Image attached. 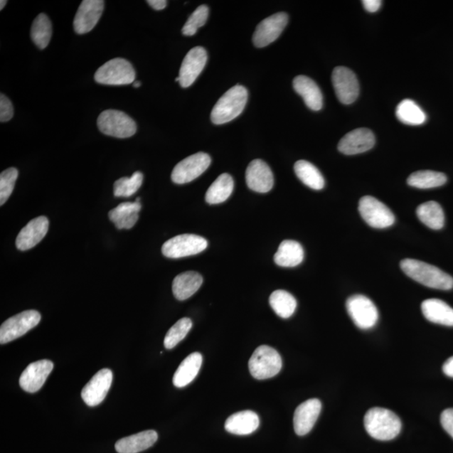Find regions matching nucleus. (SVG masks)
<instances>
[{
  "label": "nucleus",
  "mask_w": 453,
  "mask_h": 453,
  "mask_svg": "<svg viewBox=\"0 0 453 453\" xmlns=\"http://www.w3.org/2000/svg\"><path fill=\"white\" fill-rule=\"evenodd\" d=\"M41 316L38 311L29 310L11 317L0 328V343L6 344L22 337L39 324Z\"/></svg>",
  "instance_id": "8"
},
{
  "label": "nucleus",
  "mask_w": 453,
  "mask_h": 453,
  "mask_svg": "<svg viewBox=\"0 0 453 453\" xmlns=\"http://www.w3.org/2000/svg\"><path fill=\"white\" fill-rule=\"evenodd\" d=\"M211 157L204 152L194 154L177 164L171 174V180L176 184H186L197 179L211 165Z\"/></svg>",
  "instance_id": "11"
},
{
  "label": "nucleus",
  "mask_w": 453,
  "mask_h": 453,
  "mask_svg": "<svg viewBox=\"0 0 453 453\" xmlns=\"http://www.w3.org/2000/svg\"><path fill=\"white\" fill-rule=\"evenodd\" d=\"M202 363V354L193 353L188 355L177 368L174 377V385L177 388L188 385L198 375Z\"/></svg>",
  "instance_id": "28"
},
{
  "label": "nucleus",
  "mask_w": 453,
  "mask_h": 453,
  "mask_svg": "<svg viewBox=\"0 0 453 453\" xmlns=\"http://www.w3.org/2000/svg\"><path fill=\"white\" fill-rule=\"evenodd\" d=\"M417 215L420 221L432 230H442L444 226V212L441 205L434 201L420 204L417 209Z\"/></svg>",
  "instance_id": "30"
},
{
  "label": "nucleus",
  "mask_w": 453,
  "mask_h": 453,
  "mask_svg": "<svg viewBox=\"0 0 453 453\" xmlns=\"http://www.w3.org/2000/svg\"><path fill=\"white\" fill-rule=\"evenodd\" d=\"M364 427L368 435L376 440L390 441L399 435L403 423L398 415L391 410L375 407L366 414Z\"/></svg>",
  "instance_id": "2"
},
{
  "label": "nucleus",
  "mask_w": 453,
  "mask_h": 453,
  "mask_svg": "<svg viewBox=\"0 0 453 453\" xmlns=\"http://www.w3.org/2000/svg\"><path fill=\"white\" fill-rule=\"evenodd\" d=\"M179 81H180L179 78H176V82H179Z\"/></svg>",
  "instance_id": "48"
},
{
  "label": "nucleus",
  "mask_w": 453,
  "mask_h": 453,
  "mask_svg": "<svg viewBox=\"0 0 453 453\" xmlns=\"http://www.w3.org/2000/svg\"><path fill=\"white\" fill-rule=\"evenodd\" d=\"M245 177L249 188L256 193H266L273 188L272 171L264 161L260 159L250 163L246 170Z\"/></svg>",
  "instance_id": "18"
},
{
  "label": "nucleus",
  "mask_w": 453,
  "mask_h": 453,
  "mask_svg": "<svg viewBox=\"0 0 453 453\" xmlns=\"http://www.w3.org/2000/svg\"><path fill=\"white\" fill-rule=\"evenodd\" d=\"M296 175L303 183L314 190L319 191L324 189L325 181L320 171L307 161H298L294 166Z\"/></svg>",
  "instance_id": "32"
},
{
  "label": "nucleus",
  "mask_w": 453,
  "mask_h": 453,
  "mask_svg": "<svg viewBox=\"0 0 453 453\" xmlns=\"http://www.w3.org/2000/svg\"><path fill=\"white\" fill-rule=\"evenodd\" d=\"M191 328H193V321L188 317H184V319L177 321L170 330L167 331L164 339L166 348H174L177 344L186 337Z\"/></svg>",
  "instance_id": "38"
},
{
  "label": "nucleus",
  "mask_w": 453,
  "mask_h": 453,
  "mask_svg": "<svg viewBox=\"0 0 453 453\" xmlns=\"http://www.w3.org/2000/svg\"><path fill=\"white\" fill-rule=\"evenodd\" d=\"M140 86H142V82H134L133 83V87H139Z\"/></svg>",
  "instance_id": "47"
},
{
  "label": "nucleus",
  "mask_w": 453,
  "mask_h": 453,
  "mask_svg": "<svg viewBox=\"0 0 453 453\" xmlns=\"http://www.w3.org/2000/svg\"><path fill=\"white\" fill-rule=\"evenodd\" d=\"M287 14L280 12L265 18L256 27L253 42L256 48H262L277 41L287 26Z\"/></svg>",
  "instance_id": "13"
},
{
  "label": "nucleus",
  "mask_w": 453,
  "mask_h": 453,
  "mask_svg": "<svg viewBox=\"0 0 453 453\" xmlns=\"http://www.w3.org/2000/svg\"><path fill=\"white\" fill-rule=\"evenodd\" d=\"M447 181V176L442 172L419 171L408 177L407 183L415 188L431 189L444 185Z\"/></svg>",
  "instance_id": "34"
},
{
  "label": "nucleus",
  "mask_w": 453,
  "mask_h": 453,
  "mask_svg": "<svg viewBox=\"0 0 453 453\" xmlns=\"http://www.w3.org/2000/svg\"><path fill=\"white\" fill-rule=\"evenodd\" d=\"M208 247V241L204 238L190 235H177L167 240L162 246V254L167 258L180 259L201 253Z\"/></svg>",
  "instance_id": "7"
},
{
  "label": "nucleus",
  "mask_w": 453,
  "mask_h": 453,
  "mask_svg": "<svg viewBox=\"0 0 453 453\" xmlns=\"http://www.w3.org/2000/svg\"><path fill=\"white\" fill-rule=\"evenodd\" d=\"M400 268L407 277L430 288L449 291L453 288V278L436 266L417 260L405 259Z\"/></svg>",
  "instance_id": "1"
},
{
  "label": "nucleus",
  "mask_w": 453,
  "mask_h": 453,
  "mask_svg": "<svg viewBox=\"0 0 453 453\" xmlns=\"http://www.w3.org/2000/svg\"><path fill=\"white\" fill-rule=\"evenodd\" d=\"M157 439V432L154 430H148V431L120 439L116 442L115 449L119 453H138L152 447Z\"/></svg>",
  "instance_id": "24"
},
{
  "label": "nucleus",
  "mask_w": 453,
  "mask_h": 453,
  "mask_svg": "<svg viewBox=\"0 0 453 453\" xmlns=\"http://www.w3.org/2000/svg\"><path fill=\"white\" fill-rule=\"evenodd\" d=\"M331 81L336 95L343 105H351L359 95V83L356 75L347 68L338 67L334 70Z\"/></svg>",
  "instance_id": "12"
},
{
  "label": "nucleus",
  "mask_w": 453,
  "mask_h": 453,
  "mask_svg": "<svg viewBox=\"0 0 453 453\" xmlns=\"http://www.w3.org/2000/svg\"><path fill=\"white\" fill-rule=\"evenodd\" d=\"M362 4L364 9H366L368 12L375 13L379 11L381 7L382 2L380 0H363Z\"/></svg>",
  "instance_id": "43"
},
{
  "label": "nucleus",
  "mask_w": 453,
  "mask_h": 453,
  "mask_svg": "<svg viewBox=\"0 0 453 453\" xmlns=\"http://www.w3.org/2000/svg\"><path fill=\"white\" fill-rule=\"evenodd\" d=\"M140 210L142 203L137 201L134 203H124L112 209L109 217L118 230H129L137 223Z\"/></svg>",
  "instance_id": "27"
},
{
  "label": "nucleus",
  "mask_w": 453,
  "mask_h": 453,
  "mask_svg": "<svg viewBox=\"0 0 453 453\" xmlns=\"http://www.w3.org/2000/svg\"><path fill=\"white\" fill-rule=\"evenodd\" d=\"M53 363L46 359L31 363L21 375V389L29 393L40 390L53 371Z\"/></svg>",
  "instance_id": "19"
},
{
  "label": "nucleus",
  "mask_w": 453,
  "mask_h": 453,
  "mask_svg": "<svg viewBox=\"0 0 453 453\" xmlns=\"http://www.w3.org/2000/svg\"><path fill=\"white\" fill-rule=\"evenodd\" d=\"M247 101V91L244 86L236 85L228 90L214 105L211 120L214 124L230 122L244 111Z\"/></svg>",
  "instance_id": "3"
},
{
  "label": "nucleus",
  "mask_w": 453,
  "mask_h": 453,
  "mask_svg": "<svg viewBox=\"0 0 453 453\" xmlns=\"http://www.w3.org/2000/svg\"><path fill=\"white\" fill-rule=\"evenodd\" d=\"M294 90L302 97L310 110L319 111L324 105V97L317 84L310 78L297 76L293 81Z\"/></svg>",
  "instance_id": "22"
},
{
  "label": "nucleus",
  "mask_w": 453,
  "mask_h": 453,
  "mask_svg": "<svg viewBox=\"0 0 453 453\" xmlns=\"http://www.w3.org/2000/svg\"><path fill=\"white\" fill-rule=\"evenodd\" d=\"M442 371L447 376L453 378V356L447 359L442 367Z\"/></svg>",
  "instance_id": "45"
},
{
  "label": "nucleus",
  "mask_w": 453,
  "mask_h": 453,
  "mask_svg": "<svg viewBox=\"0 0 453 453\" xmlns=\"http://www.w3.org/2000/svg\"><path fill=\"white\" fill-rule=\"evenodd\" d=\"M304 259V250L298 242L284 240L274 257L275 264L282 267H296Z\"/></svg>",
  "instance_id": "29"
},
{
  "label": "nucleus",
  "mask_w": 453,
  "mask_h": 453,
  "mask_svg": "<svg viewBox=\"0 0 453 453\" xmlns=\"http://www.w3.org/2000/svg\"><path fill=\"white\" fill-rule=\"evenodd\" d=\"M321 410L319 399H310L302 403L294 414V429L298 436H305L311 431Z\"/></svg>",
  "instance_id": "20"
},
{
  "label": "nucleus",
  "mask_w": 453,
  "mask_h": 453,
  "mask_svg": "<svg viewBox=\"0 0 453 453\" xmlns=\"http://www.w3.org/2000/svg\"><path fill=\"white\" fill-rule=\"evenodd\" d=\"M224 427L228 432L235 435H250L260 427V418L252 410H244L230 415Z\"/></svg>",
  "instance_id": "23"
},
{
  "label": "nucleus",
  "mask_w": 453,
  "mask_h": 453,
  "mask_svg": "<svg viewBox=\"0 0 453 453\" xmlns=\"http://www.w3.org/2000/svg\"><path fill=\"white\" fill-rule=\"evenodd\" d=\"M14 116V107L11 100L1 93L0 95V121L8 122Z\"/></svg>",
  "instance_id": "41"
},
{
  "label": "nucleus",
  "mask_w": 453,
  "mask_h": 453,
  "mask_svg": "<svg viewBox=\"0 0 453 453\" xmlns=\"http://www.w3.org/2000/svg\"><path fill=\"white\" fill-rule=\"evenodd\" d=\"M53 35V26L48 16L41 14L35 18L31 26V37L37 48L43 50L50 43Z\"/></svg>",
  "instance_id": "36"
},
{
  "label": "nucleus",
  "mask_w": 453,
  "mask_h": 453,
  "mask_svg": "<svg viewBox=\"0 0 453 453\" xmlns=\"http://www.w3.org/2000/svg\"><path fill=\"white\" fill-rule=\"evenodd\" d=\"M348 314L358 328L363 330L373 328L379 320V311L370 298L354 295L346 302Z\"/></svg>",
  "instance_id": "10"
},
{
  "label": "nucleus",
  "mask_w": 453,
  "mask_h": 453,
  "mask_svg": "<svg viewBox=\"0 0 453 453\" xmlns=\"http://www.w3.org/2000/svg\"><path fill=\"white\" fill-rule=\"evenodd\" d=\"M209 15L207 6H200L191 14L188 21L182 28V34L186 36H193L197 33L199 28L206 24Z\"/></svg>",
  "instance_id": "39"
},
{
  "label": "nucleus",
  "mask_w": 453,
  "mask_h": 453,
  "mask_svg": "<svg viewBox=\"0 0 453 453\" xmlns=\"http://www.w3.org/2000/svg\"><path fill=\"white\" fill-rule=\"evenodd\" d=\"M144 175L137 171L132 177H122L114 182V195L117 198L132 197L142 185Z\"/></svg>",
  "instance_id": "37"
},
{
  "label": "nucleus",
  "mask_w": 453,
  "mask_h": 453,
  "mask_svg": "<svg viewBox=\"0 0 453 453\" xmlns=\"http://www.w3.org/2000/svg\"><path fill=\"white\" fill-rule=\"evenodd\" d=\"M358 211L368 225L380 230L393 225L395 221L391 210L371 196H366L359 201Z\"/></svg>",
  "instance_id": "9"
},
{
  "label": "nucleus",
  "mask_w": 453,
  "mask_h": 453,
  "mask_svg": "<svg viewBox=\"0 0 453 453\" xmlns=\"http://www.w3.org/2000/svg\"><path fill=\"white\" fill-rule=\"evenodd\" d=\"M147 3L149 6H151L156 11H161L164 9L167 6V1L166 0H148Z\"/></svg>",
  "instance_id": "44"
},
{
  "label": "nucleus",
  "mask_w": 453,
  "mask_h": 453,
  "mask_svg": "<svg viewBox=\"0 0 453 453\" xmlns=\"http://www.w3.org/2000/svg\"><path fill=\"white\" fill-rule=\"evenodd\" d=\"M395 114L400 122L409 125H420L427 120L424 111L410 100L401 101L396 107Z\"/></svg>",
  "instance_id": "35"
},
{
  "label": "nucleus",
  "mask_w": 453,
  "mask_h": 453,
  "mask_svg": "<svg viewBox=\"0 0 453 453\" xmlns=\"http://www.w3.org/2000/svg\"><path fill=\"white\" fill-rule=\"evenodd\" d=\"M441 424L443 429L453 438V408L447 409L442 413Z\"/></svg>",
  "instance_id": "42"
},
{
  "label": "nucleus",
  "mask_w": 453,
  "mask_h": 453,
  "mask_svg": "<svg viewBox=\"0 0 453 453\" xmlns=\"http://www.w3.org/2000/svg\"><path fill=\"white\" fill-rule=\"evenodd\" d=\"M48 228V218L41 216L32 219L18 233L16 242L17 249L21 251L32 249L44 239Z\"/></svg>",
  "instance_id": "21"
},
{
  "label": "nucleus",
  "mask_w": 453,
  "mask_h": 453,
  "mask_svg": "<svg viewBox=\"0 0 453 453\" xmlns=\"http://www.w3.org/2000/svg\"><path fill=\"white\" fill-rule=\"evenodd\" d=\"M233 179L230 174H223L210 186L205 199L208 204H219L230 197L233 191Z\"/></svg>",
  "instance_id": "31"
},
{
  "label": "nucleus",
  "mask_w": 453,
  "mask_h": 453,
  "mask_svg": "<svg viewBox=\"0 0 453 453\" xmlns=\"http://www.w3.org/2000/svg\"><path fill=\"white\" fill-rule=\"evenodd\" d=\"M132 64L124 58H114L102 65L95 75V81L104 85L122 86L133 84L135 80Z\"/></svg>",
  "instance_id": "6"
},
{
  "label": "nucleus",
  "mask_w": 453,
  "mask_h": 453,
  "mask_svg": "<svg viewBox=\"0 0 453 453\" xmlns=\"http://www.w3.org/2000/svg\"><path fill=\"white\" fill-rule=\"evenodd\" d=\"M105 4L102 0H84L81 3L73 21L76 33L82 35L92 31L104 12Z\"/></svg>",
  "instance_id": "15"
},
{
  "label": "nucleus",
  "mask_w": 453,
  "mask_h": 453,
  "mask_svg": "<svg viewBox=\"0 0 453 453\" xmlns=\"http://www.w3.org/2000/svg\"><path fill=\"white\" fill-rule=\"evenodd\" d=\"M208 54L202 46H197L188 51L181 63L179 83L182 87H188L194 83L206 66Z\"/></svg>",
  "instance_id": "14"
},
{
  "label": "nucleus",
  "mask_w": 453,
  "mask_h": 453,
  "mask_svg": "<svg viewBox=\"0 0 453 453\" xmlns=\"http://www.w3.org/2000/svg\"><path fill=\"white\" fill-rule=\"evenodd\" d=\"M203 278L198 272H188L181 273L174 279L172 283V292L177 300L185 301L193 297L202 287Z\"/></svg>",
  "instance_id": "26"
},
{
  "label": "nucleus",
  "mask_w": 453,
  "mask_h": 453,
  "mask_svg": "<svg viewBox=\"0 0 453 453\" xmlns=\"http://www.w3.org/2000/svg\"><path fill=\"white\" fill-rule=\"evenodd\" d=\"M113 373L109 368H102L83 387L82 398L88 406H96L105 400L110 391Z\"/></svg>",
  "instance_id": "16"
},
{
  "label": "nucleus",
  "mask_w": 453,
  "mask_h": 453,
  "mask_svg": "<svg viewBox=\"0 0 453 453\" xmlns=\"http://www.w3.org/2000/svg\"><path fill=\"white\" fill-rule=\"evenodd\" d=\"M375 144V134L371 130L361 128L352 130L341 139L338 148L344 155L353 156L370 151Z\"/></svg>",
  "instance_id": "17"
},
{
  "label": "nucleus",
  "mask_w": 453,
  "mask_h": 453,
  "mask_svg": "<svg viewBox=\"0 0 453 453\" xmlns=\"http://www.w3.org/2000/svg\"><path fill=\"white\" fill-rule=\"evenodd\" d=\"M97 127L109 137L125 139L133 137L137 132L135 121L122 111L107 110L97 118Z\"/></svg>",
  "instance_id": "5"
},
{
  "label": "nucleus",
  "mask_w": 453,
  "mask_h": 453,
  "mask_svg": "<svg viewBox=\"0 0 453 453\" xmlns=\"http://www.w3.org/2000/svg\"><path fill=\"white\" fill-rule=\"evenodd\" d=\"M18 172L16 168H9L0 175V205L3 206L13 193Z\"/></svg>",
  "instance_id": "40"
},
{
  "label": "nucleus",
  "mask_w": 453,
  "mask_h": 453,
  "mask_svg": "<svg viewBox=\"0 0 453 453\" xmlns=\"http://www.w3.org/2000/svg\"><path fill=\"white\" fill-rule=\"evenodd\" d=\"M422 314L433 324L453 326V308L440 299H427L422 304Z\"/></svg>",
  "instance_id": "25"
},
{
  "label": "nucleus",
  "mask_w": 453,
  "mask_h": 453,
  "mask_svg": "<svg viewBox=\"0 0 453 453\" xmlns=\"http://www.w3.org/2000/svg\"><path fill=\"white\" fill-rule=\"evenodd\" d=\"M270 305L277 316L287 319L295 312L297 302L291 293L278 289L270 295Z\"/></svg>",
  "instance_id": "33"
},
{
  "label": "nucleus",
  "mask_w": 453,
  "mask_h": 453,
  "mask_svg": "<svg viewBox=\"0 0 453 453\" xmlns=\"http://www.w3.org/2000/svg\"><path fill=\"white\" fill-rule=\"evenodd\" d=\"M282 368V359L275 348L266 345L257 348L249 361L251 375L256 380L270 379L278 375Z\"/></svg>",
  "instance_id": "4"
},
{
  "label": "nucleus",
  "mask_w": 453,
  "mask_h": 453,
  "mask_svg": "<svg viewBox=\"0 0 453 453\" xmlns=\"http://www.w3.org/2000/svg\"><path fill=\"white\" fill-rule=\"evenodd\" d=\"M6 0H1V1H0V11H2L4 7L6 6Z\"/></svg>",
  "instance_id": "46"
}]
</instances>
